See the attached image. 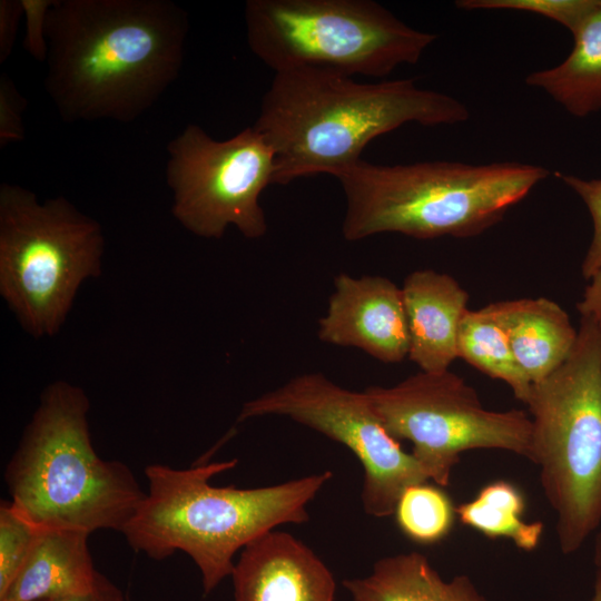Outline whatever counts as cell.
I'll list each match as a JSON object with an SVG mask.
<instances>
[{
	"instance_id": "7c38bea8",
	"label": "cell",
	"mask_w": 601,
	"mask_h": 601,
	"mask_svg": "<svg viewBox=\"0 0 601 601\" xmlns=\"http://www.w3.org/2000/svg\"><path fill=\"white\" fill-rule=\"evenodd\" d=\"M317 336L326 344L362 349L383 363H401L410 351L402 289L383 276L338 274Z\"/></svg>"
},
{
	"instance_id": "3957f363",
	"label": "cell",
	"mask_w": 601,
	"mask_h": 601,
	"mask_svg": "<svg viewBox=\"0 0 601 601\" xmlns=\"http://www.w3.org/2000/svg\"><path fill=\"white\" fill-rule=\"evenodd\" d=\"M236 465L234 459L184 470L146 466L148 490L121 532L128 545L155 561L186 553L208 595L231 575L236 553L253 540L283 524L307 522L308 503L333 476L323 471L253 489L210 484L211 477Z\"/></svg>"
},
{
	"instance_id": "7402d4cb",
	"label": "cell",
	"mask_w": 601,
	"mask_h": 601,
	"mask_svg": "<svg viewBox=\"0 0 601 601\" xmlns=\"http://www.w3.org/2000/svg\"><path fill=\"white\" fill-rule=\"evenodd\" d=\"M40 529L24 519L10 501L0 504V595L27 560Z\"/></svg>"
},
{
	"instance_id": "5b68a950",
	"label": "cell",
	"mask_w": 601,
	"mask_h": 601,
	"mask_svg": "<svg viewBox=\"0 0 601 601\" xmlns=\"http://www.w3.org/2000/svg\"><path fill=\"white\" fill-rule=\"evenodd\" d=\"M549 174L514 161L377 165L359 159L335 175L346 198L342 234L349 242L383 233L474 237L500 223Z\"/></svg>"
},
{
	"instance_id": "30bf717a",
	"label": "cell",
	"mask_w": 601,
	"mask_h": 601,
	"mask_svg": "<svg viewBox=\"0 0 601 601\" xmlns=\"http://www.w3.org/2000/svg\"><path fill=\"white\" fill-rule=\"evenodd\" d=\"M167 150L171 213L181 226L209 239L221 238L229 226L249 239L265 236L259 196L274 184L275 154L254 126L217 141L190 124Z\"/></svg>"
},
{
	"instance_id": "44dd1931",
	"label": "cell",
	"mask_w": 601,
	"mask_h": 601,
	"mask_svg": "<svg viewBox=\"0 0 601 601\" xmlns=\"http://www.w3.org/2000/svg\"><path fill=\"white\" fill-rule=\"evenodd\" d=\"M394 515L400 530L418 544H434L444 540L457 518L456 506L447 493L426 482L403 491Z\"/></svg>"
},
{
	"instance_id": "ac0fdd59",
	"label": "cell",
	"mask_w": 601,
	"mask_h": 601,
	"mask_svg": "<svg viewBox=\"0 0 601 601\" xmlns=\"http://www.w3.org/2000/svg\"><path fill=\"white\" fill-rule=\"evenodd\" d=\"M572 36L569 56L558 66L529 73L525 83L584 118L601 110V0Z\"/></svg>"
},
{
	"instance_id": "9c48e42d",
	"label": "cell",
	"mask_w": 601,
	"mask_h": 601,
	"mask_svg": "<svg viewBox=\"0 0 601 601\" xmlns=\"http://www.w3.org/2000/svg\"><path fill=\"white\" fill-rule=\"evenodd\" d=\"M364 393L387 432L412 443V455L440 487L449 485L463 452L490 449L529 457V413L487 410L475 390L450 370L420 371Z\"/></svg>"
},
{
	"instance_id": "8fae6325",
	"label": "cell",
	"mask_w": 601,
	"mask_h": 601,
	"mask_svg": "<svg viewBox=\"0 0 601 601\" xmlns=\"http://www.w3.org/2000/svg\"><path fill=\"white\" fill-rule=\"evenodd\" d=\"M268 415L288 417L345 445L363 466L361 501L370 516L394 515L403 491L428 481L384 427L364 391L342 387L323 373L297 375L247 401L237 422Z\"/></svg>"
},
{
	"instance_id": "e0dca14e",
	"label": "cell",
	"mask_w": 601,
	"mask_h": 601,
	"mask_svg": "<svg viewBox=\"0 0 601 601\" xmlns=\"http://www.w3.org/2000/svg\"><path fill=\"white\" fill-rule=\"evenodd\" d=\"M343 585L352 601H486L467 575L446 581L418 552L382 558L371 574Z\"/></svg>"
},
{
	"instance_id": "cb8c5ba5",
	"label": "cell",
	"mask_w": 601,
	"mask_h": 601,
	"mask_svg": "<svg viewBox=\"0 0 601 601\" xmlns=\"http://www.w3.org/2000/svg\"><path fill=\"white\" fill-rule=\"evenodd\" d=\"M555 176L581 198L591 216L593 231L582 262V276L588 282L601 278V178L584 179L559 171Z\"/></svg>"
},
{
	"instance_id": "277c9868",
	"label": "cell",
	"mask_w": 601,
	"mask_h": 601,
	"mask_svg": "<svg viewBox=\"0 0 601 601\" xmlns=\"http://www.w3.org/2000/svg\"><path fill=\"white\" fill-rule=\"evenodd\" d=\"M89 407L81 387L50 383L6 466L12 506L40 530L121 533L146 495L127 464L97 454Z\"/></svg>"
},
{
	"instance_id": "52a82bcc",
	"label": "cell",
	"mask_w": 601,
	"mask_h": 601,
	"mask_svg": "<svg viewBox=\"0 0 601 601\" xmlns=\"http://www.w3.org/2000/svg\"><path fill=\"white\" fill-rule=\"evenodd\" d=\"M100 224L67 198L39 201L19 185H0V295L33 338L65 324L80 286L101 274Z\"/></svg>"
},
{
	"instance_id": "4fadbf2b",
	"label": "cell",
	"mask_w": 601,
	"mask_h": 601,
	"mask_svg": "<svg viewBox=\"0 0 601 601\" xmlns=\"http://www.w3.org/2000/svg\"><path fill=\"white\" fill-rule=\"evenodd\" d=\"M234 601H335L333 573L304 542L272 530L248 543L231 572Z\"/></svg>"
},
{
	"instance_id": "ba28073f",
	"label": "cell",
	"mask_w": 601,
	"mask_h": 601,
	"mask_svg": "<svg viewBox=\"0 0 601 601\" xmlns=\"http://www.w3.org/2000/svg\"><path fill=\"white\" fill-rule=\"evenodd\" d=\"M247 42L275 72L319 68L381 78L415 65L437 36L372 0H247Z\"/></svg>"
},
{
	"instance_id": "d6986e66",
	"label": "cell",
	"mask_w": 601,
	"mask_h": 601,
	"mask_svg": "<svg viewBox=\"0 0 601 601\" xmlns=\"http://www.w3.org/2000/svg\"><path fill=\"white\" fill-rule=\"evenodd\" d=\"M525 499L511 482L499 480L483 486L476 496L456 506L460 522L491 539L505 538L523 551L538 548L544 533L542 521L522 519Z\"/></svg>"
},
{
	"instance_id": "1f68e13d",
	"label": "cell",
	"mask_w": 601,
	"mask_h": 601,
	"mask_svg": "<svg viewBox=\"0 0 601 601\" xmlns=\"http://www.w3.org/2000/svg\"><path fill=\"white\" fill-rule=\"evenodd\" d=\"M591 601H601V570H597Z\"/></svg>"
},
{
	"instance_id": "5bb4252c",
	"label": "cell",
	"mask_w": 601,
	"mask_h": 601,
	"mask_svg": "<svg viewBox=\"0 0 601 601\" xmlns=\"http://www.w3.org/2000/svg\"><path fill=\"white\" fill-rule=\"evenodd\" d=\"M401 289L408 325V359L422 372L447 371L459 358L457 337L469 311V294L454 277L433 269L412 272Z\"/></svg>"
},
{
	"instance_id": "d4e9b609",
	"label": "cell",
	"mask_w": 601,
	"mask_h": 601,
	"mask_svg": "<svg viewBox=\"0 0 601 601\" xmlns=\"http://www.w3.org/2000/svg\"><path fill=\"white\" fill-rule=\"evenodd\" d=\"M27 106L26 99L19 93L12 80L6 75L0 76V146L24 139L22 115Z\"/></svg>"
},
{
	"instance_id": "4dcf8cb0",
	"label": "cell",
	"mask_w": 601,
	"mask_h": 601,
	"mask_svg": "<svg viewBox=\"0 0 601 601\" xmlns=\"http://www.w3.org/2000/svg\"><path fill=\"white\" fill-rule=\"evenodd\" d=\"M49 601H98V600L93 591L91 594L65 597V598L53 599Z\"/></svg>"
},
{
	"instance_id": "f546056e",
	"label": "cell",
	"mask_w": 601,
	"mask_h": 601,
	"mask_svg": "<svg viewBox=\"0 0 601 601\" xmlns=\"http://www.w3.org/2000/svg\"><path fill=\"white\" fill-rule=\"evenodd\" d=\"M593 563L597 570H601V526L598 530L595 541H594Z\"/></svg>"
},
{
	"instance_id": "8992f818",
	"label": "cell",
	"mask_w": 601,
	"mask_h": 601,
	"mask_svg": "<svg viewBox=\"0 0 601 601\" xmlns=\"http://www.w3.org/2000/svg\"><path fill=\"white\" fill-rule=\"evenodd\" d=\"M529 460L555 513L560 551L572 554L601 526V331L581 315L566 361L533 383Z\"/></svg>"
},
{
	"instance_id": "6da1fadb",
	"label": "cell",
	"mask_w": 601,
	"mask_h": 601,
	"mask_svg": "<svg viewBox=\"0 0 601 601\" xmlns=\"http://www.w3.org/2000/svg\"><path fill=\"white\" fill-rule=\"evenodd\" d=\"M187 12L169 0H53L45 88L67 122H130L178 77Z\"/></svg>"
},
{
	"instance_id": "484cf974",
	"label": "cell",
	"mask_w": 601,
	"mask_h": 601,
	"mask_svg": "<svg viewBox=\"0 0 601 601\" xmlns=\"http://www.w3.org/2000/svg\"><path fill=\"white\" fill-rule=\"evenodd\" d=\"M26 17L23 47L38 61L47 59L46 19L53 0H21Z\"/></svg>"
},
{
	"instance_id": "7a4b0ae2",
	"label": "cell",
	"mask_w": 601,
	"mask_h": 601,
	"mask_svg": "<svg viewBox=\"0 0 601 601\" xmlns=\"http://www.w3.org/2000/svg\"><path fill=\"white\" fill-rule=\"evenodd\" d=\"M467 107L414 79L364 83L337 71L294 68L275 72L254 127L275 154L274 184L328 174L362 159L376 137L415 122H464Z\"/></svg>"
},
{
	"instance_id": "f1b7e54d",
	"label": "cell",
	"mask_w": 601,
	"mask_h": 601,
	"mask_svg": "<svg viewBox=\"0 0 601 601\" xmlns=\"http://www.w3.org/2000/svg\"><path fill=\"white\" fill-rule=\"evenodd\" d=\"M95 594L98 601H128L122 591L101 573L97 581Z\"/></svg>"
},
{
	"instance_id": "2e32d148",
	"label": "cell",
	"mask_w": 601,
	"mask_h": 601,
	"mask_svg": "<svg viewBox=\"0 0 601 601\" xmlns=\"http://www.w3.org/2000/svg\"><path fill=\"white\" fill-rule=\"evenodd\" d=\"M489 305L506 332L520 368L532 384L556 371L573 351L578 329L555 302L538 297Z\"/></svg>"
},
{
	"instance_id": "603a6c76",
	"label": "cell",
	"mask_w": 601,
	"mask_h": 601,
	"mask_svg": "<svg viewBox=\"0 0 601 601\" xmlns=\"http://www.w3.org/2000/svg\"><path fill=\"white\" fill-rule=\"evenodd\" d=\"M600 0H459L463 10H518L549 18L573 35Z\"/></svg>"
},
{
	"instance_id": "83f0119b",
	"label": "cell",
	"mask_w": 601,
	"mask_h": 601,
	"mask_svg": "<svg viewBox=\"0 0 601 601\" xmlns=\"http://www.w3.org/2000/svg\"><path fill=\"white\" fill-rule=\"evenodd\" d=\"M577 308L580 315L592 318L601 331V278L595 277L588 282Z\"/></svg>"
},
{
	"instance_id": "ffe728a7",
	"label": "cell",
	"mask_w": 601,
	"mask_h": 601,
	"mask_svg": "<svg viewBox=\"0 0 601 601\" xmlns=\"http://www.w3.org/2000/svg\"><path fill=\"white\" fill-rule=\"evenodd\" d=\"M457 354L487 376L503 381L514 396L525 402L532 383L520 368L504 327L490 305L469 309L457 337Z\"/></svg>"
},
{
	"instance_id": "4316f807",
	"label": "cell",
	"mask_w": 601,
	"mask_h": 601,
	"mask_svg": "<svg viewBox=\"0 0 601 601\" xmlns=\"http://www.w3.org/2000/svg\"><path fill=\"white\" fill-rule=\"evenodd\" d=\"M22 14L21 0L0 1V63L4 62L12 51Z\"/></svg>"
},
{
	"instance_id": "9a60e30c",
	"label": "cell",
	"mask_w": 601,
	"mask_h": 601,
	"mask_svg": "<svg viewBox=\"0 0 601 601\" xmlns=\"http://www.w3.org/2000/svg\"><path fill=\"white\" fill-rule=\"evenodd\" d=\"M89 535L77 530H40L0 601H49L91 594L100 573L90 555Z\"/></svg>"
}]
</instances>
